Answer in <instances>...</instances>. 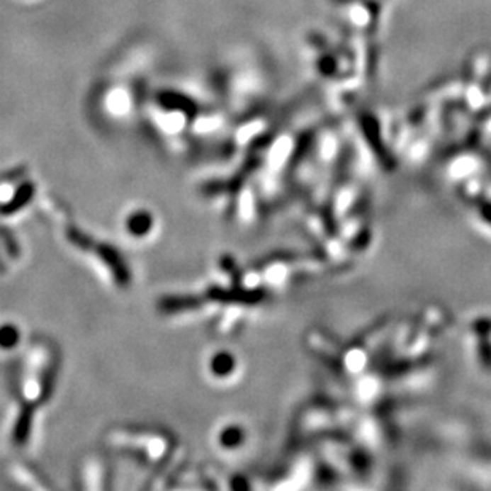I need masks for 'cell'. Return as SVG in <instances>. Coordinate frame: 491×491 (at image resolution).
<instances>
[{"label":"cell","mask_w":491,"mask_h":491,"mask_svg":"<svg viewBox=\"0 0 491 491\" xmlns=\"http://www.w3.org/2000/svg\"><path fill=\"white\" fill-rule=\"evenodd\" d=\"M128 229L135 235H143L152 229V217L147 213H135L128 220Z\"/></svg>","instance_id":"1"},{"label":"cell","mask_w":491,"mask_h":491,"mask_svg":"<svg viewBox=\"0 0 491 491\" xmlns=\"http://www.w3.org/2000/svg\"><path fill=\"white\" fill-rule=\"evenodd\" d=\"M19 342V331L15 324L0 326V346L2 349H13Z\"/></svg>","instance_id":"2"}]
</instances>
